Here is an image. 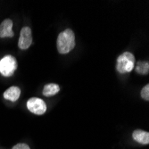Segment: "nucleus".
<instances>
[{
  "mask_svg": "<svg viewBox=\"0 0 149 149\" xmlns=\"http://www.w3.org/2000/svg\"><path fill=\"white\" fill-rule=\"evenodd\" d=\"M56 47L58 53L66 55L70 53L75 47V35L71 29H66L62 31L56 40Z\"/></svg>",
  "mask_w": 149,
  "mask_h": 149,
  "instance_id": "1",
  "label": "nucleus"
},
{
  "mask_svg": "<svg viewBox=\"0 0 149 149\" xmlns=\"http://www.w3.org/2000/svg\"><path fill=\"white\" fill-rule=\"evenodd\" d=\"M135 63H136V59H135L133 54L130 52H124L117 58L116 70L120 74L129 73L134 69Z\"/></svg>",
  "mask_w": 149,
  "mask_h": 149,
  "instance_id": "2",
  "label": "nucleus"
},
{
  "mask_svg": "<svg viewBox=\"0 0 149 149\" xmlns=\"http://www.w3.org/2000/svg\"><path fill=\"white\" fill-rule=\"evenodd\" d=\"M17 69V61L12 56H6L0 60V73L5 77H10Z\"/></svg>",
  "mask_w": 149,
  "mask_h": 149,
  "instance_id": "3",
  "label": "nucleus"
},
{
  "mask_svg": "<svg viewBox=\"0 0 149 149\" xmlns=\"http://www.w3.org/2000/svg\"><path fill=\"white\" fill-rule=\"evenodd\" d=\"M27 108L31 113L34 114L42 115L47 111V104L42 99L38 97H31L27 102Z\"/></svg>",
  "mask_w": 149,
  "mask_h": 149,
  "instance_id": "4",
  "label": "nucleus"
},
{
  "mask_svg": "<svg viewBox=\"0 0 149 149\" xmlns=\"http://www.w3.org/2000/svg\"><path fill=\"white\" fill-rule=\"evenodd\" d=\"M32 44V34L30 27H23L20 32V38L18 41V46L21 49H28Z\"/></svg>",
  "mask_w": 149,
  "mask_h": 149,
  "instance_id": "5",
  "label": "nucleus"
},
{
  "mask_svg": "<svg viewBox=\"0 0 149 149\" xmlns=\"http://www.w3.org/2000/svg\"><path fill=\"white\" fill-rule=\"evenodd\" d=\"M13 28V22L10 19L4 20L1 24H0V38H13V31L12 30Z\"/></svg>",
  "mask_w": 149,
  "mask_h": 149,
  "instance_id": "6",
  "label": "nucleus"
},
{
  "mask_svg": "<svg viewBox=\"0 0 149 149\" xmlns=\"http://www.w3.org/2000/svg\"><path fill=\"white\" fill-rule=\"evenodd\" d=\"M21 96V89L18 87H10L4 93V97L11 102H15Z\"/></svg>",
  "mask_w": 149,
  "mask_h": 149,
  "instance_id": "7",
  "label": "nucleus"
},
{
  "mask_svg": "<svg viewBox=\"0 0 149 149\" xmlns=\"http://www.w3.org/2000/svg\"><path fill=\"white\" fill-rule=\"evenodd\" d=\"M132 138L135 141L142 145H147L149 143V133L145 130H136L132 133Z\"/></svg>",
  "mask_w": 149,
  "mask_h": 149,
  "instance_id": "8",
  "label": "nucleus"
},
{
  "mask_svg": "<svg viewBox=\"0 0 149 149\" xmlns=\"http://www.w3.org/2000/svg\"><path fill=\"white\" fill-rule=\"evenodd\" d=\"M60 91V87L55 83H49L44 86L43 95L46 97H52L56 95Z\"/></svg>",
  "mask_w": 149,
  "mask_h": 149,
  "instance_id": "9",
  "label": "nucleus"
},
{
  "mask_svg": "<svg viewBox=\"0 0 149 149\" xmlns=\"http://www.w3.org/2000/svg\"><path fill=\"white\" fill-rule=\"evenodd\" d=\"M136 72L141 75H147L149 72V63L147 61H139L134 67Z\"/></svg>",
  "mask_w": 149,
  "mask_h": 149,
  "instance_id": "10",
  "label": "nucleus"
},
{
  "mask_svg": "<svg viewBox=\"0 0 149 149\" xmlns=\"http://www.w3.org/2000/svg\"><path fill=\"white\" fill-rule=\"evenodd\" d=\"M141 97L146 101L149 100V85L146 84L141 90Z\"/></svg>",
  "mask_w": 149,
  "mask_h": 149,
  "instance_id": "11",
  "label": "nucleus"
},
{
  "mask_svg": "<svg viewBox=\"0 0 149 149\" xmlns=\"http://www.w3.org/2000/svg\"><path fill=\"white\" fill-rule=\"evenodd\" d=\"M13 149H31V148H30V146L27 145V144L20 143V144L15 145V146L13 147Z\"/></svg>",
  "mask_w": 149,
  "mask_h": 149,
  "instance_id": "12",
  "label": "nucleus"
}]
</instances>
